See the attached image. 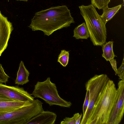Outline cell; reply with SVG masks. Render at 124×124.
I'll return each instance as SVG.
<instances>
[{
  "mask_svg": "<svg viewBox=\"0 0 124 124\" xmlns=\"http://www.w3.org/2000/svg\"><path fill=\"white\" fill-rule=\"evenodd\" d=\"M75 23L66 5L52 7L35 13L28 27L33 31L40 30L49 36L54 31Z\"/></svg>",
  "mask_w": 124,
  "mask_h": 124,
  "instance_id": "1",
  "label": "cell"
},
{
  "mask_svg": "<svg viewBox=\"0 0 124 124\" xmlns=\"http://www.w3.org/2000/svg\"><path fill=\"white\" fill-rule=\"evenodd\" d=\"M116 93L115 84L110 79L95 102L85 124H107Z\"/></svg>",
  "mask_w": 124,
  "mask_h": 124,
  "instance_id": "2",
  "label": "cell"
},
{
  "mask_svg": "<svg viewBox=\"0 0 124 124\" xmlns=\"http://www.w3.org/2000/svg\"><path fill=\"white\" fill-rule=\"evenodd\" d=\"M85 22L91 40L95 46H102L106 42V24L92 5L79 7Z\"/></svg>",
  "mask_w": 124,
  "mask_h": 124,
  "instance_id": "3",
  "label": "cell"
},
{
  "mask_svg": "<svg viewBox=\"0 0 124 124\" xmlns=\"http://www.w3.org/2000/svg\"><path fill=\"white\" fill-rule=\"evenodd\" d=\"M31 94L34 98L43 100L50 106L56 105L69 108L72 105L70 101L60 96L55 84L51 81L49 77L43 82H37Z\"/></svg>",
  "mask_w": 124,
  "mask_h": 124,
  "instance_id": "4",
  "label": "cell"
},
{
  "mask_svg": "<svg viewBox=\"0 0 124 124\" xmlns=\"http://www.w3.org/2000/svg\"><path fill=\"white\" fill-rule=\"evenodd\" d=\"M43 103L38 99L15 110L0 114V124H25L43 110Z\"/></svg>",
  "mask_w": 124,
  "mask_h": 124,
  "instance_id": "5",
  "label": "cell"
},
{
  "mask_svg": "<svg viewBox=\"0 0 124 124\" xmlns=\"http://www.w3.org/2000/svg\"><path fill=\"white\" fill-rule=\"evenodd\" d=\"M110 79L106 74L96 75L86 82L85 85L86 89H88L89 91V102L80 124H85L95 102Z\"/></svg>",
  "mask_w": 124,
  "mask_h": 124,
  "instance_id": "6",
  "label": "cell"
},
{
  "mask_svg": "<svg viewBox=\"0 0 124 124\" xmlns=\"http://www.w3.org/2000/svg\"><path fill=\"white\" fill-rule=\"evenodd\" d=\"M124 112V80L118 83L115 100L107 124H118L123 119Z\"/></svg>",
  "mask_w": 124,
  "mask_h": 124,
  "instance_id": "7",
  "label": "cell"
},
{
  "mask_svg": "<svg viewBox=\"0 0 124 124\" xmlns=\"http://www.w3.org/2000/svg\"><path fill=\"white\" fill-rule=\"evenodd\" d=\"M0 94L14 101L32 102L35 100L31 94L17 86H11L0 83Z\"/></svg>",
  "mask_w": 124,
  "mask_h": 124,
  "instance_id": "8",
  "label": "cell"
},
{
  "mask_svg": "<svg viewBox=\"0 0 124 124\" xmlns=\"http://www.w3.org/2000/svg\"><path fill=\"white\" fill-rule=\"evenodd\" d=\"M13 28L12 23L0 11V56L6 48Z\"/></svg>",
  "mask_w": 124,
  "mask_h": 124,
  "instance_id": "9",
  "label": "cell"
},
{
  "mask_svg": "<svg viewBox=\"0 0 124 124\" xmlns=\"http://www.w3.org/2000/svg\"><path fill=\"white\" fill-rule=\"evenodd\" d=\"M57 116L56 114L53 112L43 110L27 121L25 124H55Z\"/></svg>",
  "mask_w": 124,
  "mask_h": 124,
  "instance_id": "10",
  "label": "cell"
},
{
  "mask_svg": "<svg viewBox=\"0 0 124 124\" xmlns=\"http://www.w3.org/2000/svg\"><path fill=\"white\" fill-rule=\"evenodd\" d=\"M32 102L16 101H0V114L15 110L23 106L29 105Z\"/></svg>",
  "mask_w": 124,
  "mask_h": 124,
  "instance_id": "11",
  "label": "cell"
},
{
  "mask_svg": "<svg viewBox=\"0 0 124 124\" xmlns=\"http://www.w3.org/2000/svg\"><path fill=\"white\" fill-rule=\"evenodd\" d=\"M30 73L24 65L23 62L21 61L19 65L15 83L18 85H23L29 81L28 77Z\"/></svg>",
  "mask_w": 124,
  "mask_h": 124,
  "instance_id": "12",
  "label": "cell"
},
{
  "mask_svg": "<svg viewBox=\"0 0 124 124\" xmlns=\"http://www.w3.org/2000/svg\"><path fill=\"white\" fill-rule=\"evenodd\" d=\"M121 7L122 5L120 4L111 8H109L108 6L102 9L103 13L100 16L105 24L118 12Z\"/></svg>",
  "mask_w": 124,
  "mask_h": 124,
  "instance_id": "13",
  "label": "cell"
},
{
  "mask_svg": "<svg viewBox=\"0 0 124 124\" xmlns=\"http://www.w3.org/2000/svg\"><path fill=\"white\" fill-rule=\"evenodd\" d=\"M73 36L76 39H87L89 37V32L85 22L78 25L73 30Z\"/></svg>",
  "mask_w": 124,
  "mask_h": 124,
  "instance_id": "14",
  "label": "cell"
},
{
  "mask_svg": "<svg viewBox=\"0 0 124 124\" xmlns=\"http://www.w3.org/2000/svg\"><path fill=\"white\" fill-rule=\"evenodd\" d=\"M113 41H109L102 45L103 54L102 56L107 61H109L115 57H117L114 52L113 50Z\"/></svg>",
  "mask_w": 124,
  "mask_h": 124,
  "instance_id": "15",
  "label": "cell"
},
{
  "mask_svg": "<svg viewBox=\"0 0 124 124\" xmlns=\"http://www.w3.org/2000/svg\"><path fill=\"white\" fill-rule=\"evenodd\" d=\"M69 56V51L62 50L58 56L57 62L63 67H65L68 63Z\"/></svg>",
  "mask_w": 124,
  "mask_h": 124,
  "instance_id": "16",
  "label": "cell"
},
{
  "mask_svg": "<svg viewBox=\"0 0 124 124\" xmlns=\"http://www.w3.org/2000/svg\"><path fill=\"white\" fill-rule=\"evenodd\" d=\"M110 0H91V4L99 10L108 6Z\"/></svg>",
  "mask_w": 124,
  "mask_h": 124,
  "instance_id": "17",
  "label": "cell"
},
{
  "mask_svg": "<svg viewBox=\"0 0 124 124\" xmlns=\"http://www.w3.org/2000/svg\"><path fill=\"white\" fill-rule=\"evenodd\" d=\"M80 114L79 113H76L73 115L71 117H66L61 121V124H76V120L80 116Z\"/></svg>",
  "mask_w": 124,
  "mask_h": 124,
  "instance_id": "18",
  "label": "cell"
},
{
  "mask_svg": "<svg viewBox=\"0 0 124 124\" xmlns=\"http://www.w3.org/2000/svg\"><path fill=\"white\" fill-rule=\"evenodd\" d=\"M9 78L5 72L2 65L0 63V83L6 84Z\"/></svg>",
  "mask_w": 124,
  "mask_h": 124,
  "instance_id": "19",
  "label": "cell"
},
{
  "mask_svg": "<svg viewBox=\"0 0 124 124\" xmlns=\"http://www.w3.org/2000/svg\"><path fill=\"white\" fill-rule=\"evenodd\" d=\"M86 93L85 97L83 107V115L82 117L84 116L85 113L87 110L88 107L89 102V91L87 89H86Z\"/></svg>",
  "mask_w": 124,
  "mask_h": 124,
  "instance_id": "20",
  "label": "cell"
},
{
  "mask_svg": "<svg viewBox=\"0 0 124 124\" xmlns=\"http://www.w3.org/2000/svg\"><path fill=\"white\" fill-rule=\"evenodd\" d=\"M124 57L122 63L120 66L117 69V75L119 79L124 80Z\"/></svg>",
  "mask_w": 124,
  "mask_h": 124,
  "instance_id": "21",
  "label": "cell"
},
{
  "mask_svg": "<svg viewBox=\"0 0 124 124\" xmlns=\"http://www.w3.org/2000/svg\"><path fill=\"white\" fill-rule=\"evenodd\" d=\"M109 61L110 62L113 69L115 72V75H116L117 74V72L116 62V59H112L109 60Z\"/></svg>",
  "mask_w": 124,
  "mask_h": 124,
  "instance_id": "22",
  "label": "cell"
},
{
  "mask_svg": "<svg viewBox=\"0 0 124 124\" xmlns=\"http://www.w3.org/2000/svg\"><path fill=\"white\" fill-rule=\"evenodd\" d=\"M13 101L14 100L0 94V101Z\"/></svg>",
  "mask_w": 124,
  "mask_h": 124,
  "instance_id": "23",
  "label": "cell"
},
{
  "mask_svg": "<svg viewBox=\"0 0 124 124\" xmlns=\"http://www.w3.org/2000/svg\"><path fill=\"white\" fill-rule=\"evenodd\" d=\"M83 114L81 113L80 116L77 118L76 123V124H80L81 121L82 119V117Z\"/></svg>",
  "mask_w": 124,
  "mask_h": 124,
  "instance_id": "24",
  "label": "cell"
},
{
  "mask_svg": "<svg viewBox=\"0 0 124 124\" xmlns=\"http://www.w3.org/2000/svg\"><path fill=\"white\" fill-rule=\"evenodd\" d=\"M16 0L23 1H25L27 2L28 0Z\"/></svg>",
  "mask_w": 124,
  "mask_h": 124,
  "instance_id": "25",
  "label": "cell"
},
{
  "mask_svg": "<svg viewBox=\"0 0 124 124\" xmlns=\"http://www.w3.org/2000/svg\"><path fill=\"white\" fill-rule=\"evenodd\" d=\"M123 1L124 2V0H123Z\"/></svg>",
  "mask_w": 124,
  "mask_h": 124,
  "instance_id": "26",
  "label": "cell"
}]
</instances>
